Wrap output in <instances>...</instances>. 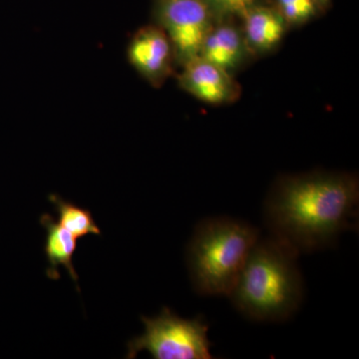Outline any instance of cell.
Segmentation results:
<instances>
[{
  "label": "cell",
  "mask_w": 359,
  "mask_h": 359,
  "mask_svg": "<svg viewBox=\"0 0 359 359\" xmlns=\"http://www.w3.org/2000/svg\"><path fill=\"white\" fill-rule=\"evenodd\" d=\"M199 57L233 75L250 59L254 58L245 42L242 27L236 22V18L215 22L202 45Z\"/></svg>",
  "instance_id": "obj_8"
},
{
  "label": "cell",
  "mask_w": 359,
  "mask_h": 359,
  "mask_svg": "<svg viewBox=\"0 0 359 359\" xmlns=\"http://www.w3.org/2000/svg\"><path fill=\"white\" fill-rule=\"evenodd\" d=\"M359 179L347 172L280 175L264 202L269 236L299 255L328 249L358 229Z\"/></svg>",
  "instance_id": "obj_1"
},
{
  "label": "cell",
  "mask_w": 359,
  "mask_h": 359,
  "mask_svg": "<svg viewBox=\"0 0 359 359\" xmlns=\"http://www.w3.org/2000/svg\"><path fill=\"white\" fill-rule=\"evenodd\" d=\"M48 200L58 212L59 224L72 233L75 238H83L88 235H101L100 228L97 226L92 212L89 210L62 199L56 194L49 195Z\"/></svg>",
  "instance_id": "obj_11"
},
{
  "label": "cell",
  "mask_w": 359,
  "mask_h": 359,
  "mask_svg": "<svg viewBox=\"0 0 359 359\" xmlns=\"http://www.w3.org/2000/svg\"><path fill=\"white\" fill-rule=\"evenodd\" d=\"M299 254L269 236L252 248L229 299L250 320L280 323L292 318L304 301Z\"/></svg>",
  "instance_id": "obj_2"
},
{
  "label": "cell",
  "mask_w": 359,
  "mask_h": 359,
  "mask_svg": "<svg viewBox=\"0 0 359 359\" xmlns=\"http://www.w3.org/2000/svg\"><path fill=\"white\" fill-rule=\"evenodd\" d=\"M145 332L127 344L126 358L146 351L155 359H211V341L203 316L187 320L162 309L154 318L141 316Z\"/></svg>",
  "instance_id": "obj_4"
},
{
  "label": "cell",
  "mask_w": 359,
  "mask_h": 359,
  "mask_svg": "<svg viewBox=\"0 0 359 359\" xmlns=\"http://www.w3.org/2000/svg\"><path fill=\"white\" fill-rule=\"evenodd\" d=\"M314 1L316 2V4L320 7L321 11H323V9L328 6V4H330V0H314Z\"/></svg>",
  "instance_id": "obj_14"
},
{
  "label": "cell",
  "mask_w": 359,
  "mask_h": 359,
  "mask_svg": "<svg viewBox=\"0 0 359 359\" xmlns=\"http://www.w3.org/2000/svg\"><path fill=\"white\" fill-rule=\"evenodd\" d=\"M156 25H159L173 46L177 67L199 57L214 16L203 0H157Z\"/></svg>",
  "instance_id": "obj_5"
},
{
  "label": "cell",
  "mask_w": 359,
  "mask_h": 359,
  "mask_svg": "<svg viewBox=\"0 0 359 359\" xmlns=\"http://www.w3.org/2000/svg\"><path fill=\"white\" fill-rule=\"evenodd\" d=\"M210 9L215 20L238 18L257 4L269 2L268 0H203Z\"/></svg>",
  "instance_id": "obj_13"
},
{
  "label": "cell",
  "mask_w": 359,
  "mask_h": 359,
  "mask_svg": "<svg viewBox=\"0 0 359 359\" xmlns=\"http://www.w3.org/2000/svg\"><path fill=\"white\" fill-rule=\"evenodd\" d=\"M40 224L47 231L44 250L49 266L46 269V276L50 280H57L60 278L59 266H63L67 269L70 278L77 283L78 275L72 263V257L77 248V238L57 223L51 215H42Z\"/></svg>",
  "instance_id": "obj_10"
},
{
  "label": "cell",
  "mask_w": 359,
  "mask_h": 359,
  "mask_svg": "<svg viewBox=\"0 0 359 359\" xmlns=\"http://www.w3.org/2000/svg\"><path fill=\"white\" fill-rule=\"evenodd\" d=\"M240 20L245 42L254 58L276 50L290 28L271 2L250 7Z\"/></svg>",
  "instance_id": "obj_9"
},
{
  "label": "cell",
  "mask_w": 359,
  "mask_h": 359,
  "mask_svg": "<svg viewBox=\"0 0 359 359\" xmlns=\"http://www.w3.org/2000/svg\"><path fill=\"white\" fill-rule=\"evenodd\" d=\"M273 4L290 27L306 25L321 11L314 0H275Z\"/></svg>",
  "instance_id": "obj_12"
},
{
  "label": "cell",
  "mask_w": 359,
  "mask_h": 359,
  "mask_svg": "<svg viewBox=\"0 0 359 359\" xmlns=\"http://www.w3.org/2000/svg\"><path fill=\"white\" fill-rule=\"evenodd\" d=\"M127 57L132 67L155 88L165 84L177 66L171 41L156 23L143 26L132 35Z\"/></svg>",
  "instance_id": "obj_6"
},
{
  "label": "cell",
  "mask_w": 359,
  "mask_h": 359,
  "mask_svg": "<svg viewBox=\"0 0 359 359\" xmlns=\"http://www.w3.org/2000/svg\"><path fill=\"white\" fill-rule=\"evenodd\" d=\"M178 83L184 91L202 102L229 105L237 102L242 87L235 75L202 57L182 66Z\"/></svg>",
  "instance_id": "obj_7"
},
{
  "label": "cell",
  "mask_w": 359,
  "mask_h": 359,
  "mask_svg": "<svg viewBox=\"0 0 359 359\" xmlns=\"http://www.w3.org/2000/svg\"><path fill=\"white\" fill-rule=\"evenodd\" d=\"M259 235L257 226L243 219L228 216L202 219L186 250L194 290L205 297H229Z\"/></svg>",
  "instance_id": "obj_3"
}]
</instances>
